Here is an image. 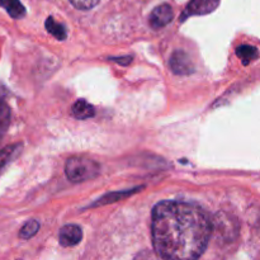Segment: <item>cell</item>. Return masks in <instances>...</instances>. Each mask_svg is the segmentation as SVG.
Wrapping results in <instances>:
<instances>
[{
    "instance_id": "cell-9",
    "label": "cell",
    "mask_w": 260,
    "mask_h": 260,
    "mask_svg": "<svg viewBox=\"0 0 260 260\" xmlns=\"http://www.w3.org/2000/svg\"><path fill=\"white\" fill-rule=\"evenodd\" d=\"M0 5L13 19H20L25 15V8L19 0H0Z\"/></svg>"
},
{
    "instance_id": "cell-10",
    "label": "cell",
    "mask_w": 260,
    "mask_h": 260,
    "mask_svg": "<svg viewBox=\"0 0 260 260\" xmlns=\"http://www.w3.org/2000/svg\"><path fill=\"white\" fill-rule=\"evenodd\" d=\"M236 55L243 61L244 65H249L253 60L258 58L259 51L258 48L250 45H241L236 48Z\"/></svg>"
},
{
    "instance_id": "cell-6",
    "label": "cell",
    "mask_w": 260,
    "mask_h": 260,
    "mask_svg": "<svg viewBox=\"0 0 260 260\" xmlns=\"http://www.w3.org/2000/svg\"><path fill=\"white\" fill-rule=\"evenodd\" d=\"M81 239H83V230L78 225H74V223L63 226L60 230V234H58V240H60V244L62 246L78 245Z\"/></svg>"
},
{
    "instance_id": "cell-3",
    "label": "cell",
    "mask_w": 260,
    "mask_h": 260,
    "mask_svg": "<svg viewBox=\"0 0 260 260\" xmlns=\"http://www.w3.org/2000/svg\"><path fill=\"white\" fill-rule=\"evenodd\" d=\"M170 69L177 75H190L194 73V63L187 52L182 50L175 51L170 57Z\"/></svg>"
},
{
    "instance_id": "cell-8",
    "label": "cell",
    "mask_w": 260,
    "mask_h": 260,
    "mask_svg": "<svg viewBox=\"0 0 260 260\" xmlns=\"http://www.w3.org/2000/svg\"><path fill=\"white\" fill-rule=\"evenodd\" d=\"M71 113H73V116L76 117L78 119H86L93 117L94 114H95V111H94V107L91 106V104H89L88 102L84 101V99H80V101H78L73 106Z\"/></svg>"
},
{
    "instance_id": "cell-12",
    "label": "cell",
    "mask_w": 260,
    "mask_h": 260,
    "mask_svg": "<svg viewBox=\"0 0 260 260\" xmlns=\"http://www.w3.org/2000/svg\"><path fill=\"white\" fill-rule=\"evenodd\" d=\"M40 230V223L36 220H29L23 225V228L19 231V238L23 240H28V239L33 238L36 234Z\"/></svg>"
},
{
    "instance_id": "cell-7",
    "label": "cell",
    "mask_w": 260,
    "mask_h": 260,
    "mask_svg": "<svg viewBox=\"0 0 260 260\" xmlns=\"http://www.w3.org/2000/svg\"><path fill=\"white\" fill-rule=\"evenodd\" d=\"M20 151H22V144L9 145L0 150V175L3 174L5 168L20 154Z\"/></svg>"
},
{
    "instance_id": "cell-13",
    "label": "cell",
    "mask_w": 260,
    "mask_h": 260,
    "mask_svg": "<svg viewBox=\"0 0 260 260\" xmlns=\"http://www.w3.org/2000/svg\"><path fill=\"white\" fill-rule=\"evenodd\" d=\"M10 123V108L4 101H0V136L7 132Z\"/></svg>"
},
{
    "instance_id": "cell-5",
    "label": "cell",
    "mask_w": 260,
    "mask_h": 260,
    "mask_svg": "<svg viewBox=\"0 0 260 260\" xmlns=\"http://www.w3.org/2000/svg\"><path fill=\"white\" fill-rule=\"evenodd\" d=\"M173 20V8L169 4H161L155 8L149 18V23L154 29H160Z\"/></svg>"
},
{
    "instance_id": "cell-14",
    "label": "cell",
    "mask_w": 260,
    "mask_h": 260,
    "mask_svg": "<svg viewBox=\"0 0 260 260\" xmlns=\"http://www.w3.org/2000/svg\"><path fill=\"white\" fill-rule=\"evenodd\" d=\"M71 4L75 8L81 10H88L95 7L99 3V0H70Z\"/></svg>"
},
{
    "instance_id": "cell-11",
    "label": "cell",
    "mask_w": 260,
    "mask_h": 260,
    "mask_svg": "<svg viewBox=\"0 0 260 260\" xmlns=\"http://www.w3.org/2000/svg\"><path fill=\"white\" fill-rule=\"evenodd\" d=\"M45 25L47 32L51 33V35H52L53 37L57 38V40L62 41L65 40L66 36H68V32H66L65 27H63L62 24H60V23L56 22L52 17H48L47 19H46Z\"/></svg>"
},
{
    "instance_id": "cell-4",
    "label": "cell",
    "mask_w": 260,
    "mask_h": 260,
    "mask_svg": "<svg viewBox=\"0 0 260 260\" xmlns=\"http://www.w3.org/2000/svg\"><path fill=\"white\" fill-rule=\"evenodd\" d=\"M220 5V0H190L183 14V19L190 15H206L215 12Z\"/></svg>"
},
{
    "instance_id": "cell-1",
    "label": "cell",
    "mask_w": 260,
    "mask_h": 260,
    "mask_svg": "<svg viewBox=\"0 0 260 260\" xmlns=\"http://www.w3.org/2000/svg\"><path fill=\"white\" fill-rule=\"evenodd\" d=\"M152 244L162 259H198L207 248L212 223L197 205L162 201L152 210Z\"/></svg>"
},
{
    "instance_id": "cell-2",
    "label": "cell",
    "mask_w": 260,
    "mask_h": 260,
    "mask_svg": "<svg viewBox=\"0 0 260 260\" xmlns=\"http://www.w3.org/2000/svg\"><path fill=\"white\" fill-rule=\"evenodd\" d=\"M101 173V167L94 160L83 156L71 157L66 161L65 174L69 180L74 183L94 179Z\"/></svg>"
}]
</instances>
